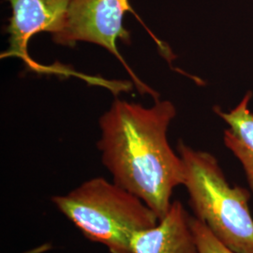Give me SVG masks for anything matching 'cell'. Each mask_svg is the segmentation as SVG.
<instances>
[{
    "instance_id": "obj_1",
    "label": "cell",
    "mask_w": 253,
    "mask_h": 253,
    "mask_svg": "<svg viewBox=\"0 0 253 253\" xmlns=\"http://www.w3.org/2000/svg\"><path fill=\"white\" fill-rule=\"evenodd\" d=\"M175 116L169 100H155L147 108L117 100L100 119L98 148L113 182L143 200L160 219L172 206L174 188L185 180L180 156L167 139Z\"/></svg>"
},
{
    "instance_id": "obj_2",
    "label": "cell",
    "mask_w": 253,
    "mask_h": 253,
    "mask_svg": "<svg viewBox=\"0 0 253 253\" xmlns=\"http://www.w3.org/2000/svg\"><path fill=\"white\" fill-rule=\"evenodd\" d=\"M51 200L86 239L103 245L110 253H133V235L160 221L143 200L103 177L91 178Z\"/></svg>"
},
{
    "instance_id": "obj_3",
    "label": "cell",
    "mask_w": 253,
    "mask_h": 253,
    "mask_svg": "<svg viewBox=\"0 0 253 253\" xmlns=\"http://www.w3.org/2000/svg\"><path fill=\"white\" fill-rule=\"evenodd\" d=\"M177 150L184 165V186L195 217L236 253H253V218L250 191L232 187L217 159L180 141Z\"/></svg>"
},
{
    "instance_id": "obj_4",
    "label": "cell",
    "mask_w": 253,
    "mask_h": 253,
    "mask_svg": "<svg viewBox=\"0 0 253 253\" xmlns=\"http://www.w3.org/2000/svg\"><path fill=\"white\" fill-rule=\"evenodd\" d=\"M129 11H132L130 0H71L63 29L52 40L68 47L77 42L103 47L125 67L138 90L158 100L155 91L136 76L118 51V41L130 43V33L124 27V17Z\"/></svg>"
},
{
    "instance_id": "obj_5",
    "label": "cell",
    "mask_w": 253,
    "mask_h": 253,
    "mask_svg": "<svg viewBox=\"0 0 253 253\" xmlns=\"http://www.w3.org/2000/svg\"><path fill=\"white\" fill-rule=\"evenodd\" d=\"M11 15L5 32L9 35V48L3 57H18L27 68L42 72V68L28 54L32 37L42 32L52 37L63 29L71 0H5Z\"/></svg>"
},
{
    "instance_id": "obj_6",
    "label": "cell",
    "mask_w": 253,
    "mask_h": 253,
    "mask_svg": "<svg viewBox=\"0 0 253 253\" xmlns=\"http://www.w3.org/2000/svg\"><path fill=\"white\" fill-rule=\"evenodd\" d=\"M190 219L180 201H173L156 226L133 235V253H198Z\"/></svg>"
},
{
    "instance_id": "obj_7",
    "label": "cell",
    "mask_w": 253,
    "mask_h": 253,
    "mask_svg": "<svg viewBox=\"0 0 253 253\" xmlns=\"http://www.w3.org/2000/svg\"><path fill=\"white\" fill-rule=\"evenodd\" d=\"M252 98L253 93L248 92L239 104L229 113L217 107L214 111L229 126L224 131V144L242 164L253 191V113L249 109Z\"/></svg>"
},
{
    "instance_id": "obj_8",
    "label": "cell",
    "mask_w": 253,
    "mask_h": 253,
    "mask_svg": "<svg viewBox=\"0 0 253 253\" xmlns=\"http://www.w3.org/2000/svg\"><path fill=\"white\" fill-rule=\"evenodd\" d=\"M190 224L198 253H236L223 244L197 217H190Z\"/></svg>"
}]
</instances>
